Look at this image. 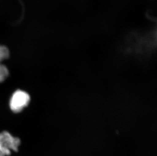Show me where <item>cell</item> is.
I'll return each mask as SVG.
<instances>
[{
	"label": "cell",
	"instance_id": "4",
	"mask_svg": "<svg viewBox=\"0 0 157 156\" xmlns=\"http://www.w3.org/2000/svg\"><path fill=\"white\" fill-rule=\"evenodd\" d=\"M9 52L7 47L0 45V64L2 61L9 58Z\"/></svg>",
	"mask_w": 157,
	"mask_h": 156
},
{
	"label": "cell",
	"instance_id": "2",
	"mask_svg": "<svg viewBox=\"0 0 157 156\" xmlns=\"http://www.w3.org/2000/svg\"><path fill=\"white\" fill-rule=\"evenodd\" d=\"M0 143L5 149L17 152L21 140L11 136L7 131H3L0 133Z\"/></svg>",
	"mask_w": 157,
	"mask_h": 156
},
{
	"label": "cell",
	"instance_id": "3",
	"mask_svg": "<svg viewBox=\"0 0 157 156\" xmlns=\"http://www.w3.org/2000/svg\"><path fill=\"white\" fill-rule=\"evenodd\" d=\"M9 71L6 66L0 64V83H2L7 78Z\"/></svg>",
	"mask_w": 157,
	"mask_h": 156
},
{
	"label": "cell",
	"instance_id": "1",
	"mask_svg": "<svg viewBox=\"0 0 157 156\" xmlns=\"http://www.w3.org/2000/svg\"><path fill=\"white\" fill-rule=\"evenodd\" d=\"M30 96L28 93L22 90H17L12 95L10 102V108L12 112L18 113L30 103Z\"/></svg>",
	"mask_w": 157,
	"mask_h": 156
},
{
	"label": "cell",
	"instance_id": "5",
	"mask_svg": "<svg viewBox=\"0 0 157 156\" xmlns=\"http://www.w3.org/2000/svg\"><path fill=\"white\" fill-rule=\"evenodd\" d=\"M11 150L5 149L0 143V156H9L11 155Z\"/></svg>",
	"mask_w": 157,
	"mask_h": 156
}]
</instances>
